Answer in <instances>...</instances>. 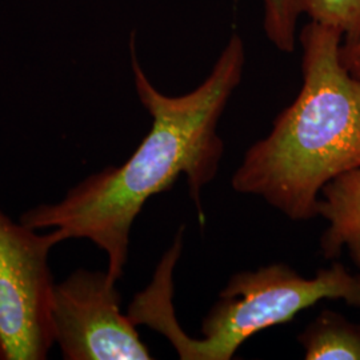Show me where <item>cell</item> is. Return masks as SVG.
<instances>
[{
  "mask_svg": "<svg viewBox=\"0 0 360 360\" xmlns=\"http://www.w3.org/2000/svg\"><path fill=\"white\" fill-rule=\"evenodd\" d=\"M67 240L39 233L0 208V360H44L53 346L52 248Z\"/></svg>",
  "mask_w": 360,
  "mask_h": 360,
  "instance_id": "obj_4",
  "label": "cell"
},
{
  "mask_svg": "<svg viewBox=\"0 0 360 360\" xmlns=\"http://www.w3.org/2000/svg\"><path fill=\"white\" fill-rule=\"evenodd\" d=\"M307 360H360V324L324 309L297 336Z\"/></svg>",
  "mask_w": 360,
  "mask_h": 360,
  "instance_id": "obj_7",
  "label": "cell"
},
{
  "mask_svg": "<svg viewBox=\"0 0 360 360\" xmlns=\"http://www.w3.org/2000/svg\"><path fill=\"white\" fill-rule=\"evenodd\" d=\"M340 59L354 77H360V34L355 38L342 40Z\"/></svg>",
  "mask_w": 360,
  "mask_h": 360,
  "instance_id": "obj_10",
  "label": "cell"
},
{
  "mask_svg": "<svg viewBox=\"0 0 360 360\" xmlns=\"http://www.w3.org/2000/svg\"><path fill=\"white\" fill-rule=\"evenodd\" d=\"M296 13L331 27L351 39L360 34V0H292Z\"/></svg>",
  "mask_w": 360,
  "mask_h": 360,
  "instance_id": "obj_8",
  "label": "cell"
},
{
  "mask_svg": "<svg viewBox=\"0 0 360 360\" xmlns=\"http://www.w3.org/2000/svg\"><path fill=\"white\" fill-rule=\"evenodd\" d=\"M324 299L360 307L358 276L335 262L314 278L285 264H271L232 276L202 324L203 338H191L172 315L159 327L183 360H230L251 336L291 322Z\"/></svg>",
  "mask_w": 360,
  "mask_h": 360,
  "instance_id": "obj_3",
  "label": "cell"
},
{
  "mask_svg": "<svg viewBox=\"0 0 360 360\" xmlns=\"http://www.w3.org/2000/svg\"><path fill=\"white\" fill-rule=\"evenodd\" d=\"M356 276H358V282H359V285H360V271H359V274H358V275H356Z\"/></svg>",
  "mask_w": 360,
  "mask_h": 360,
  "instance_id": "obj_11",
  "label": "cell"
},
{
  "mask_svg": "<svg viewBox=\"0 0 360 360\" xmlns=\"http://www.w3.org/2000/svg\"><path fill=\"white\" fill-rule=\"evenodd\" d=\"M107 271L77 269L55 283L53 345L65 360H148L136 326L120 309V292Z\"/></svg>",
  "mask_w": 360,
  "mask_h": 360,
  "instance_id": "obj_5",
  "label": "cell"
},
{
  "mask_svg": "<svg viewBox=\"0 0 360 360\" xmlns=\"http://www.w3.org/2000/svg\"><path fill=\"white\" fill-rule=\"evenodd\" d=\"M318 215L328 221L321 238L323 257L336 259L346 251L360 271V168L324 186Z\"/></svg>",
  "mask_w": 360,
  "mask_h": 360,
  "instance_id": "obj_6",
  "label": "cell"
},
{
  "mask_svg": "<svg viewBox=\"0 0 360 360\" xmlns=\"http://www.w3.org/2000/svg\"><path fill=\"white\" fill-rule=\"evenodd\" d=\"M342 40L331 27L304 26L302 90L232 176L236 193L259 196L292 220L318 217L324 186L360 168V77L342 63Z\"/></svg>",
  "mask_w": 360,
  "mask_h": 360,
  "instance_id": "obj_2",
  "label": "cell"
},
{
  "mask_svg": "<svg viewBox=\"0 0 360 360\" xmlns=\"http://www.w3.org/2000/svg\"><path fill=\"white\" fill-rule=\"evenodd\" d=\"M297 16L292 0H264V31L278 50H295Z\"/></svg>",
  "mask_w": 360,
  "mask_h": 360,
  "instance_id": "obj_9",
  "label": "cell"
},
{
  "mask_svg": "<svg viewBox=\"0 0 360 360\" xmlns=\"http://www.w3.org/2000/svg\"><path fill=\"white\" fill-rule=\"evenodd\" d=\"M135 89L153 117L138 148L120 166L92 174L55 203L28 208L19 221L34 230L59 229L65 239H87L107 257V274L119 282L129 259L135 219L154 195L186 175L200 226L206 224L202 190L218 175L224 142L218 124L245 70L243 40L233 34L211 74L195 90L168 96L146 77L131 41Z\"/></svg>",
  "mask_w": 360,
  "mask_h": 360,
  "instance_id": "obj_1",
  "label": "cell"
}]
</instances>
